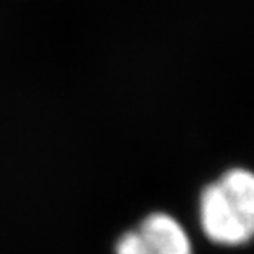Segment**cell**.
<instances>
[{
  "label": "cell",
  "mask_w": 254,
  "mask_h": 254,
  "mask_svg": "<svg viewBox=\"0 0 254 254\" xmlns=\"http://www.w3.org/2000/svg\"><path fill=\"white\" fill-rule=\"evenodd\" d=\"M115 254H192V244L173 215L154 212L119 238Z\"/></svg>",
  "instance_id": "obj_1"
},
{
  "label": "cell",
  "mask_w": 254,
  "mask_h": 254,
  "mask_svg": "<svg viewBox=\"0 0 254 254\" xmlns=\"http://www.w3.org/2000/svg\"><path fill=\"white\" fill-rule=\"evenodd\" d=\"M199 222L208 240L238 247L254 238V226L235 208L217 182L208 184L199 198Z\"/></svg>",
  "instance_id": "obj_2"
},
{
  "label": "cell",
  "mask_w": 254,
  "mask_h": 254,
  "mask_svg": "<svg viewBox=\"0 0 254 254\" xmlns=\"http://www.w3.org/2000/svg\"><path fill=\"white\" fill-rule=\"evenodd\" d=\"M217 184L235 208L254 226V171L233 168L222 175Z\"/></svg>",
  "instance_id": "obj_3"
}]
</instances>
